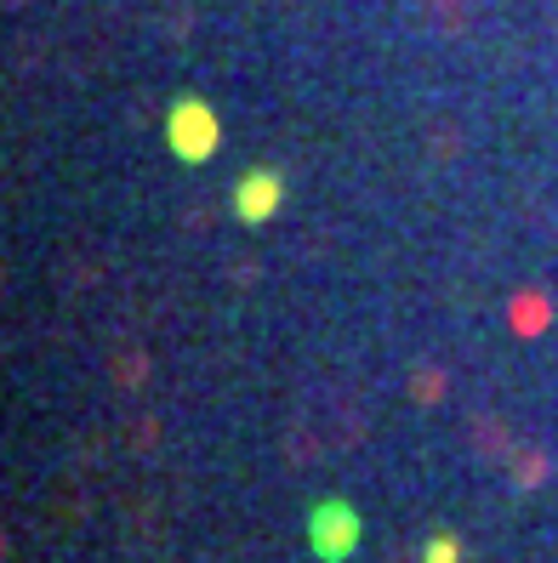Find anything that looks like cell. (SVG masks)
<instances>
[{
	"mask_svg": "<svg viewBox=\"0 0 558 563\" xmlns=\"http://www.w3.org/2000/svg\"><path fill=\"white\" fill-rule=\"evenodd\" d=\"M308 541L325 563H342L359 547V512L348 501H319L314 518H308Z\"/></svg>",
	"mask_w": 558,
	"mask_h": 563,
	"instance_id": "cell-1",
	"label": "cell"
},
{
	"mask_svg": "<svg viewBox=\"0 0 558 563\" xmlns=\"http://www.w3.org/2000/svg\"><path fill=\"white\" fill-rule=\"evenodd\" d=\"M513 319H518V330H541V319H547V308L536 302V296H524V302L513 308Z\"/></svg>",
	"mask_w": 558,
	"mask_h": 563,
	"instance_id": "cell-5",
	"label": "cell"
},
{
	"mask_svg": "<svg viewBox=\"0 0 558 563\" xmlns=\"http://www.w3.org/2000/svg\"><path fill=\"white\" fill-rule=\"evenodd\" d=\"M234 206H240V217H245V222L274 217V206H280V177H274V172L245 177V183H240V194H234Z\"/></svg>",
	"mask_w": 558,
	"mask_h": 563,
	"instance_id": "cell-3",
	"label": "cell"
},
{
	"mask_svg": "<svg viewBox=\"0 0 558 563\" xmlns=\"http://www.w3.org/2000/svg\"><path fill=\"white\" fill-rule=\"evenodd\" d=\"M422 563H462V547H456V536H434L428 552H422Z\"/></svg>",
	"mask_w": 558,
	"mask_h": 563,
	"instance_id": "cell-4",
	"label": "cell"
},
{
	"mask_svg": "<svg viewBox=\"0 0 558 563\" xmlns=\"http://www.w3.org/2000/svg\"><path fill=\"white\" fill-rule=\"evenodd\" d=\"M166 131H172L177 159H206V154L217 148V120H211V109H206V103H177Z\"/></svg>",
	"mask_w": 558,
	"mask_h": 563,
	"instance_id": "cell-2",
	"label": "cell"
}]
</instances>
